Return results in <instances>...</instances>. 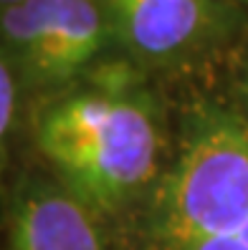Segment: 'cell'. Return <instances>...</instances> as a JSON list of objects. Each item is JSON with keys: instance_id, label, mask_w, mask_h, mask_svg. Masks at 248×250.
<instances>
[{"instance_id": "ba28073f", "label": "cell", "mask_w": 248, "mask_h": 250, "mask_svg": "<svg viewBox=\"0 0 248 250\" xmlns=\"http://www.w3.org/2000/svg\"><path fill=\"white\" fill-rule=\"evenodd\" d=\"M16 3H21V0H0V8H5V5H16Z\"/></svg>"}, {"instance_id": "3957f363", "label": "cell", "mask_w": 248, "mask_h": 250, "mask_svg": "<svg viewBox=\"0 0 248 250\" xmlns=\"http://www.w3.org/2000/svg\"><path fill=\"white\" fill-rule=\"evenodd\" d=\"M114 43L99 0H21L0 8V48L25 91H66Z\"/></svg>"}, {"instance_id": "7a4b0ae2", "label": "cell", "mask_w": 248, "mask_h": 250, "mask_svg": "<svg viewBox=\"0 0 248 250\" xmlns=\"http://www.w3.org/2000/svg\"><path fill=\"white\" fill-rule=\"evenodd\" d=\"M248 223V124L238 114L203 111L150 217L157 250H182Z\"/></svg>"}, {"instance_id": "5b68a950", "label": "cell", "mask_w": 248, "mask_h": 250, "mask_svg": "<svg viewBox=\"0 0 248 250\" xmlns=\"http://www.w3.org/2000/svg\"><path fill=\"white\" fill-rule=\"evenodd\" d=\"M3 250H107L96 215L61 182L23 177L8 205Z\"/></svg>"}, {"instance_id": "8992f818", "label": "cell", "mask_w": 248, "mask_h": 250, "mask_svg": "<svg viewBox=\"0 0 248 250\" xmlns=\"http://www.w3.org/2000/svg\"><path fill=\"white\" fill-rule=\"evenodd\" d=\"M18 76L13 71L5 51L0 48V180L8 167V149H10V134L16 126V109H18Z\"/></svg>"}, {"instance_id": "52a82bcc", "label": "cell", "mask_w": 248, "mask_h": 250, "mask_svg": "<svg viewBox=\"0 0 248 250\" xmlns=\"http://www.w3.org/2000/svg\"><path fill=\"white\" fill-rule=\"evenodd\" d=\"M182 250H248V223L236 232H228V235H221V238H210V240H203V243H195V245H187Z\"/></svg>"}, {"instance_id": "9c48e42d", "label": "cell", "mask_w": 248, "mask_h": 250, "mask_svg": "<svg viewBox=\"0 0 248 250\" xmlns=\"http://www.w3.org/2000/svg\"><path fill=\"white\" fill-rule=\"evenodd\" d=\"M243 89H248V76H246V86H243Z\"/></svg>"}, {"instance_id": "30bf717a", "label": "cell", "mask_w": 248, "mask_h": 250, "mask_svg": "<svg viewBox=\"0 0 248 250\" xmlns=\"http://www.w3.org/2000/svg\"><path fill=\"white\" fill-rule=\"evenodd\" d=\"M246 99H248V89H246Z\"/></svg>"}, {"instance_id": "6da1fadb", "label": "cell", "mask_w": 248, "mask_h": 250, "mask_svg": "<svg viewBox=\"0 0 248 250\" xmlns=\"http://www.w3.org/2000/svg\"><path fill=\"white\" fill-rule=\"evenodd\" d=\"M36 146L94 215L124 208L150 187L159 162V114L132 66L89 73V86L56 94L36 116Z\"/></svg>"}, {"instance_id": "277c9868", "label": "cell", "mask_w": 248, "mask_h": 250, "mask_svg": "<svg viewBox=\"0 0 248 250\" xmlns=\"http://www.w3.org/2000/svg\"><path fill=\"white\" fill-rule=\"evenodd\" d=\"M116 46L135 63L172 66L221 41L233 23L223 0H99Z\"/></svg>"}]
</instances>
